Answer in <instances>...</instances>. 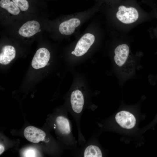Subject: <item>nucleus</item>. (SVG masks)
<instances>
[{
  "label": "nucleus",
  "mask_w": 157,
  "mask_h": 157,
  "mask_svg": "<svg viewBox=\"0 0 157 157\" xmlns=\"http://www.w3.org/2000/svg\"><path fill=\"white\" fill-rule=\"evenodd\" d=\"M116 16L117 19L122 22L129 24L135 22L138 18L139 15L135 8L132 7L126 8L121 6L118 8Z\"/></svg>",
  "instance_id": "1"
},
{
  "label": "nucleus",
  "mask_w": 157,
  "mask_h": 157,
  "mask_svg": "<svg viewBox=\"0 0 157 157\" xmlns=\"http://www.w3.org/2000/svg\"><path fill=\"white\" fill-rule=\"evenodd\" d=\"M94 36L90 33L84 35L78 42L74 49L75 55L79 57L85 53L94 43Z\"/></svg>",
  "instance_id": "2"
},
{
  "label": "nucleus",
  "mask_w": 157,
  "mask_h": 157,
  "mask_svg": "<svg viewBox=\"0 0 157 157\" xmlns=\"http://www.w3.org/2000/svg\"><path fill=\"white\" fill-rule=\"evenodd\" d=\"M50 54L49 50L45 48H41L36 51L31 62L32 67L35 69L45 67L49 61Z\"/></svg>",
  "instance_id": "3"
},
{
  "label": "nucleus",
  "mask_w": 157,
  "mask_h": 157,
  "mask_svg": "<svg viewBox=\"0 0 157 157\" xmlns=\"http://www.w3.org/2000/svg\"><path fill=\"white\" fill-rule=\"evenodd\" d=\"M117 122L122 128L130 129L135 125L136 119L134 115L126 111H122L118 112L115 116Z\"/></svg>",
  "instance_id": "4"
},
{
  "label": "nucleus",
  "mask_w": 157,
  "mask_h": 157,
  "mask_svg": "<svg viewBox=\"0 0 157 157\" xmlns=\"http://www.w3.org/2000/svg\"><path fill=\"white\" fill-rule=\"evenodd\" d=\"M115 55L114 60L116 64L119 67H122L126 63L129 53V48L126 44L117 46L114 51Z\"/></svg>",
  "instance_id": "5"
},
{
  "label": "nucleus",
  "mask_w": 157,
  "mask_h": 157,
  "mask_svg": "<svg viewBox=\"0 0 157 157\" xmlns=\"http://www.w3.org/2000/svg\"><path fill=\"white\" fill-rule=\"evenodd\" d=\"M25 137L29 141L38 143L43 141L46 136L45 133L42 130L33 126H28L24 130Z\"/></svg>",
  "instance_id": "6"
},
{
  "label": "nucleus",
  "mask_w": 157,
  "mask_h": 157,
  "mask_svg": "<svg viewBox=\"0 0 157 157\" xmlns=\"http://www.w3.org/2000/svg\"><path fill=\"white\" fill-rule=\"evenodd\" d=\"M40 27V24L37 21H29L21 26L19 30L18 33L24 37H30L41 31Z\"/></svg>",
  "instance_id": "7"
},
{
  "label": "nucleus",
  "mask_w": 157,
  "mask_h": 157,
  "mask_svg": "<svg viewBox=\"0 0 157 157\" xmlns=\"http://www.w3.org/2000/svg\"><path fill=\"white\" fill-rule=\"evenodd\" d=\"M70 102L73 111L76 114H80L83 110L84 103V97L81 91L77 90L72 92Z\"/></svg>",
  "instance_id": "8"
},
{
  "label": "nucleus",
  "mask_w": 157,
  "mask_h": 157,
  "mask_svg": "<svg viewBox=\"0 0 157 157\" xmlns=\"http://www.w3.org/2000/svg\"><path fill=\"white\" fill-rule=\"evenodd\" d=\"M80 20L76 18H72L64 21L59 25V30L62 34L69 35L72 34L75 28L80 24Z\"/></svg>",
  "instance_id": "9"
},
{
  "label": "nucleus",
  "mask_w": 157,
  "mask_h": 157,
  "mask_svg": "<svg viewBox=\"0 0 157 157\" xmlns=\"http://www.w3.org/2000/svg\"><path fill=\"white\" fill-rule=\"evenodd\" d=\"M16 56V50L12 46L6 45L3 47L0 54V63L3 65L9 64Z\"/></svg>",
  "instance_id": "10"
},
{
  "label": "nucleus",
  "mask_w": 157,
  "mask_h": 157,
  "mask_svg": "<svg viewBox=\"0 0 157 157\" xmlns=\"http://www.w3.org/2000/svg\"><path fill=\"white\" fill-rule=\"evenodd\" d=\"M56 122L58 129L62 134L68 135L71 133L70 124L67 118L63 116H58L56 119Z\"/></svg>",
  "instance_id": "11"
},
{
  "label": "nucleus",
  "mask_w": 157,
  "mask_h": 157,
  "mask_svg": "<svg viewBox=\"0 0 157 157\" xmlns=\"http://www.w3.org/2000/svg\"><path fill=\"white\" fill-rule=\"evenodd\" d=\"M0 6L3 8L10 14L16 15L19 14L20 12L19 8L13 2L10 0H1Z\"/></svg>",
  "instance_id": "12"
},
{
  "label": "nucleus",
  "mask_w": 157,
  "mask_h": 157,
  "mask_svg": "<svg viewBox=\"0 0 157 157\" xmlns=\"http://www.w3.org/2000/svg\"><path fill=\"white\" fill-rule=\"evenodd\" d=\"M85 157H102L101 151L97 146L90 145L85 149L83 153Z\"/></svg>",
  "instance_id": "13"
},
{
  "label": "nucleus",
  "mask_w": 157,
  "mask_h": 157,
  "mask_svg": "<svg viewBox=\"0 0 157 157\" xmlns=\"http://www.w3.org/2000/svg\"><path fill=\"white\" fill-rule=\"evenodd\" d=\"M16 5L22 11L27 10L29 7L28 3L26 0H12Z\"/></svg>",
  "instance_id": "14"
},
{
  "label": "nucleus",
  "mask_w": 157,
  "mask_h": 157,
  "mask_svg": "<svg viewBox=\"0 0 157 157\" xmlns=\"http://www.w3.org/2000/svg\"><path fill=\"white\" fill-rule=\"evenodd\" d=\"M36 155V151L32 148L26 149L24 154V156L25 157H35Z\"/></svg>",
  "instance_id": "15"
},
{
  "label": "nucleus",
  "mask_w": 157,
  "mask_h": 157,
  "mask_svg": "<svg viewBox=\"0 0 157 157\" xmlns=\"http://www.w3.org/2000/svg\"><path fill=\"white\" fill-rule=\"evenodd\" d=\"M4 150V146L1 144H0V154L1 155L3 152Z\"/></svg>",
  "instance_id": "16"
},
{
  "label": "nucleus",
  "mask_w": 157,
  "mask_h": 157,
  "mask_svg": "<svg viewBox=\"0 0 157 157\" xmlns=\"http://www.w3.org/2000/svg\"><path fill=\"white\" fill-rule=\"evenodd\" d=\"M71 53L73 55H75V52L74 51H72L71 52Z\"/></svg>",
  "instance_id": "17"
}]
</instances>
